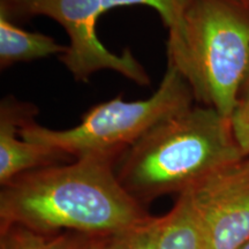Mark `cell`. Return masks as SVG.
Masks as SVG:
<instances>
[{"mask_svg":"<svg viewBox=\"0 0 249 249\" xmlns=\"http://www.w3.org/2000/svg\"><path fill=\"white\" fill-rule=\"evenodd\" d=\"M117 160L88 156L29 171L1 186L0 227L111 235L150 217L121 186Z\"/></svg>","mask_w":249,"mask_h":249,"instance_id":"obj_1","label":"cell"},{"mask_svg":"<svg viewBox=\"0 0 249 249\" xmlns=\"http://www.w3.org/2000/svg\"><path fill=\"white\" fill-rule=\"evenodd\" d=\"M246 156L232 119L209 107H191L158 123L117 161L121 186L142 205L182 194L208 174Z\"/></svg>","mask_w":249,"mask_h":249,"instance_id":"obj_2","label":"cell"},{"mask_svg":"<svg viewBox=\"0 0 249 249\" xmlns=\"http://www.w3.org/2000/svg\"><path fill=\"white\" fill-rule=\"evenodd\" d=\"M167 58L196 101L232 119L249 71L248 2L185 0L181 44Z\"/></svg>","mask_w":249,"mask_h":249,"instance_id":"obj_3","label":"cell"},{"mask_svg":"<svg viewBox=\"0 0 249 249\" xmlns=\"http://www.w3.org/2000/svg\"><path fill=\"white\" fill-rule=\"evenodd\" d=\"M194 95L182 74L167 62L157 90L142 101L127 102L120 96L95 105L81 123L70 129H51L29 120L18 135L29 142L53 148L76 160L103 156L119 160L149 129L173 114L193 107Z\"/></svg>","mask_w":249,"mask_h":249,"instance_id":"obj_4","label":"cell"},{"mask_svg":"<svg viewBox=\"0 0 249 249\" xmlns=\"http://www.w3.org/2000/svg\"><path fill=\"white\" fill-rule=\"evenodd\" d=\"M145 5L160 15L169 36L180 37L185 0H0V17L15 23L34 17H48L66 31L70 45L59 55L74 79L86 82L96 71L111 70L140 86L150 83L147 71L126 49L116 54L99 40V17L121 6Z\"/></svg>","mask_w":249,"mask_h":249,"instance_id":"obj_5","label":"cell"},{"mask_svg":"<svg viewBox=\"0 0 249 249\" xmlns=\"http://www.w3.org/2000/svg\"><path fill=\"white\" fill-rule=\"evenodd\" d=\"M185 193L207 249H241L249 241V155L208 174Z\"/></svg>","mask_w":249,"mask_h":249,"instance_id":"obj_6","label":"cell"},{"mask_svg":"<svg viewBox=\"0 0 249 249\" xmlns=\"http://www.w3.org/2000/svg\"><path fill=\"white\" fill-rule=\"evenodd\" d=\"M37 114L35 105L20 102L12 96L0 104V185L15 177L52 165L64 164L71 157L53 148L18 140V129Z\"/></svg>","mask_w":249,"mask_h":249,"instance_id":"obj_7","label":"cell"},{"mask_svg":"<svg viewBox=\"0 0 249 249\" xmlns=\"http://www.w3.org/2000/svg\"><path fill=\"white\" fill-rule=\"evenodd\" d=\"M67 46L59 44L53 37L31 33L0 17V68L29 62L49 55L64 54Z\"/></svg>","mask_w":249,"mask_h":249,"instance_id":"obj_8","label":"cell"},{"mask_svg":"<svg viewBox=\"0 0 249 249\" xmlns=\"http://www.w3.org/2000/svg\"><path fill=\"white\" fill-rule=\"evenodd\" d=\"M158 249H207L201 224L186 193L161 216Z\"/></svg>","mask_w":249,"mask_h":249,"instance_id":"obj_9","label":"cell"},{"mask_svg":"<svg viewBox=\"0 0 249 249\" xmlns=\"http://www.w3.org/2000/svg\"><path fill=\"white\" fill-rule=\"evenodd\" d=\"M86 234L75 232L42 233L27 227H0V249H80Z\"/></svg>","mask_w":249,"mask_h":249,"instance_id":"obj_10","label":"cell"},{"mask_svg":"<svg viewBox=\"0 0 249 249\" xmlns=\"http://www.w3.org/2000/svg\"><path fill=\"white\" fill-rule=\"evenodd\" d=\"M161 217H148L123 232L114 234L117 249H158Z\"/></svg>","mask_w":249,"mask_h":249,"instance_id":"obj_11","label":"cell"},{"mask_svg":"<svg viewBox=\"0 0 249 249\" xmlns=\"http://www.w3.org/2000/svg\"><path fill=\"white\" fill-rule=\"evenodd\" d=\"M233 124L249 123V71L238 99V107L232 118Z\"/></svg>","mask_w":249,"mask_h":249,"instance_id":"obj_12","label":"cell"},{"mask_svg":"<svg viewBox=\"0 0 249 249\" xmlns=\"http://www.w3.org/2000/svg\"><path fill=\"white\" fill-rule=\"evenodd\" d=\"M80 249H117L114 234L88 235Z\"/></svg>","mask_w":249,"mask_h":249,"instance_id":"obj_13","label":"cell"},{"mask_svg":"<svg viewBox=\"0 0 249 249\" xmlns=\"http://www.w3.org/2000/svg\"><path fill=\"white\" fill-rule=\"evenodd\" d=\"M233 130L241 150L245 155H249V123L233 124Z\"/></svg>","mask_w":249,"mask_h":249,"instance_id":"obj_14","label":"cell"},{"mask_svg":"<svg viewBox=\"0 0 249 249\" xmlns=\"http://www.w3.org/2000/svg\"><path fill=\"white\" fill-rule=\"evenodd\" d=\"M241 249H249V241H248L247 244H246V245L244 246V247H242Z\"/></svg>","mask_w":249,"mask_h":249,"instance_id":"obj_15","label":"cell"},{"mask_svg":"<svg viewBox=\"0 0 249 249\" xmlns=\"http://www.w3.org/2000/svg\"><path fill=\"white\" fill-rule=\"evenodd\" d=\"M240 1H244V2H248V4H249V0H240Z\"/></svg>","mask_w":249,"mask_h":249,"instance_id":"obj_16","label":"cell"}]
</instances>
